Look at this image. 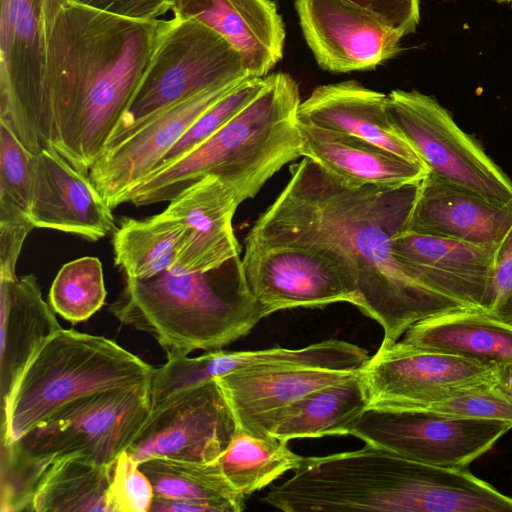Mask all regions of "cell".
I'll use <instances>...</instances> for the list:
<instances>
[{"label": "cell", "instance_id": "6da1fadb", "mask_svg": "<svg viewBox=\"0 0 512 512\" xmlns=\"http://www.w3.org/2000/svg\"><path fill=\"white\" fill-rule=\"evenodd\" d=\"M289 170L286 186L256 219L245 245H295L327 257L356 291V307L382 326L381 346L423 319L464 309L394 255L392 239L405 229L420 182L354 186L307 157Z\"/></svg>", "mask_w": 512, "mask_h": 512}, {"label": "cell", "instance_id": "d4e9b609", "mask_svg": "<svg viewBox=\"0 0 512 512\" xmlns=\"http://www.w3.org/2000/svg\"><path fill=\"white\" fill-rule=\"evenodd\" d=\"M400 342L495 364L512 360V323L483 310H454L415 323Z\"/></svg>", "mask_w": 512, "mask_h": 512}, {"label": "cell", "instance_id": "f546056e", "mask_svg": "<svg viewBox=\"0 0 512 512\" xmlns=\"http://www.w3.org/2000/svg\"><path fill=\"white\" fill-rule=\"evenodd\" d=\"M305 457L293 452L286 441L262 438L239 429L218 463L230 484L243 495L261 490L289 470H296Z\"/></svg>", "mask_w": 512, "mask_h": 512}, {"label": "cell", "instance_id": "603a6c76", "mask_svg": "<svg viewBox=\"0 0 512 512\" xmlns=\"http://www.w3.org/2000/svg\"><path fill=\"white\" fill-rule=\"evenodd\" d=\"M301 156L354 186H402L421 182L429 173L375 144L319 126L297 122Z\"/></svg>", "mask_w": 512, "mask_h": 512}, {"label": "cell", "instance_id": "9c48e42d", "mask_svg": "<svg viewBox=\"0 0 512 512\" xmlns=\"http://www.w3.org/2000/svg\"><path fill=\"white\" fill-rule=\"evenodd\" d=\"M387 111L430 174L493 205L512 204V180L433 96L396 89L387 94Z\"/></svg>", "mask_w": 512, "mask_h": 512}, {"label": "cell", "instance_id": "484cf974", "mask_svg": "<svg viewBox=\"0 0 512 512\" xmlns=\"http://www.w3.org/2000/svg\"><path fill=\"white\" fill-rule=\"evenodd\" d=\"M368 405L369 395L361 370L292 404L281 414L272 436L288 442L297 438L348 435Z\"/></svg>", "mask_w": 512, "mask_h": 512}, {"label": "cell", "instance_id": "d6a6232c", "mask_svg": "<svg viewBox=\"0 0 512 512\" xmlns=\"http://www.w3.org/2000/svg\"><path fill=\"white\" fill-rule=\"evenodd\" d=\"M263 85L264 77L245 78L199 116L152 170L174 162L210 138L235 117L258 94Z\"/></svg>", "mask_w": 512, "mask_h": 512}, {"label": "cell", "instance_id": "52a82bcc", "mask_svg": "<svg viewBox=\"0 0 512 512\" xmlns=\"http://www.w3.org/2000/svg\"><path fill=\"white\" fill-rule=\"evenodd\" d=\"M154 370L111 339L61 328L29 361L1 409L0 440L18 439L76 399L150 386Z\"/></svg>", "mask_w": 512, "mask_h": 512}, {"label": "cell", "instance_id": "277c9868", "mask_svg": "<svg viewBox=\"0 0 512 512\" xmlns=\"http://www.w3.org/2000/svg\"><path fill=\"white\" fill-rule=\"evenodd\" d=\"M298 84L270 73L258 94L206 141L174 162L152 170L127 191L120 205L170 201L205 176L234 188L241 203L254 198L283 166L301 156Z\"/></svg>", "mask_w": 512, "mask_h": 512}, {"label": "cell", "instance_id": "7402d4cb", "mask_svg": "<svg viewBox=\"0 0 512 512\" xmlns=\"http://www.w3.org/2000/svg\"><path fill=\"white\" fill-rule=\"evenodd\" d=\"M297 118L360 138L407 161L425 166L392 123L387 111V95L356 81L317 86L300 102Z\"/></svg>", "mask_w": 512, "mask_h": 512}, {"label": "cell", "instance_id": "5b68a950", "mask_svg": "<svg viewBox=\"0 0 512 512\" xmlns=\"http://www.w3.org/2000/svg\"><path fill=\"white\" fill-rule=\"evenodd\" d=\"M109 311L150 334L167 359L220 350L269 316L248 287L240 257L204 272L125 279Z\"/></svg>", "mask_w": 512, "mask_h": 512}, {"label": "cell", "instance_id": "e575fe53", "mask_svg": "<svg viewBox=\"0 0 512 512\" xmlns=\"http://www.w3.org/2000/svg\"><path fill=\"white\" fill-rule=\"evenodd\" d=\"M154 489L148 477L126 451L114 462L109 490L111 512H148Z\"/></svg>", "mask_w": 512, "mask_h": 512}, {"label": "cell", "instance_id": "30bf717a", "mask_svg": "<svg viewBox=\"0 0 512 512\" xmlns=\"http://www.w3.org/2000/svg\"><path fill=\"white\" fill-rule=\"evenodd\" d=\"M0 2V124L36 155L51 150L43 0Z\"/></svg>", "mask_w": 512, "mask_h": 512}, {"label": "cell", "instance_id": "3957f363", "mask_svg": "<svg viewBox=\"0 0 512 512\" xmlns=\"http://www.w3.org/2000/svg\"><path fill=\"white\" fill-rule=\"evenodd\" d=\"M261 501L284 512H512V497L468 467L425 464L370 444L305 457Z\"/></svg>", "mask_w": 512, "mask_h": 512}, {"label": "cell", "instance_id": "e0dca14e", "mask_svg": "<svg viewBox=\"0 0 512 512\" xmlns=\"http://www.w3.org/2000/svg\"><path fill=\"white\" fill-rule=\"evenodd\" d=\"M112 208L89 174L57 152L35 155L30 217L35 228L51 229L96 242L115 231Z\"/></svg>", "mask_w": 512, "mask_h": 512}, {"label": "cell", "instance_id": "8d00e7d4", "mask_svg": "<svg viewBox=\"0 0 512 512\" xmlns=\"http://www.w3.org/2000/svg\"><path fill=\"white\" fill-rule=\"evenodd\" d=\"M489 314L512 323V224L495 247Z\"/></svg>", "mask_w": 512, "mask_h": 512}, {"label": "cell", "instance_id": "1f68e13d", "mask_svg": "<svg viewBox=\"0 0 512 512\" xmlns=\"http://www.w3.org/2000/svg\"><path fill=\"white\" fill-rule=\"evenodd\" d=\"M408 409L464 418L498 420L512 426V398L498 389L493 380L446 390L430 401Z\"/></svg>", "mask_w": 512, "mask_h": 512}, {"label": "cell", "instance_id": "4dcf8cb0", "mask_svg": "<svg viewBox=\"0 0 512 512\" xmlns=\"http://www.w3.org/2000/svg\"><path fill=\"white\" fill-rule=\"evenodd\" d=\"M103 267L97 257L85 256L64 264L49 292V303L66 321L88 320L105 304Z\"/></svg>", "mask_w": 512, "mask_h": 512}, {"label": "cell", "instance_id": "d6986e66", "mask_svg": "<svg viewBox=\"0 0 512 512\" xmlns=\"http://www.w3.org/2000/svg\"><path fill=\"white\" fill-rule=\"evenodd\" d=\"M359 371L305 366L241 369L216 377L239 429L269 438L281 414L307 394L344 381Z\"/></svg>", "mask_w": 512, "mask_h": 512}, {"label": "cell", "instance_id": "4316f807", "mask_svg": "<svg viewBox=\"0 0 512 512\" xmlns=\"http://www.w3.org/2000/svg\"><path fill=\"white\" fill-rule=\"evenodd\" d=\"M114 462L101 464L83 455L53 461L37 485L29 512H111Z\"/></svg>", "mask_w": 512, "mask_h": 512}, {"label": "cell", "instance_id": "83f0119b", "mask_svg": "<svg viewBox=\"0 0 512 512\" xmlns=\"http://www.w3.org/2000/svg\"><path fill=\"white\" fill-rule=\"evenodd\" d=\"M150 480L154 496L195 503L205 512H240L245 495L224 476L218 460L211 463L153 457L139 463Z\"/></svg>", "mask_w": 512, "mask_h": 512}, {"label": "cell", "instance_id": "7c38bea8", "mask_svg": "<svg viewBox=\"0 0 512 512\" xmlns=\"http://www.w3.org/2000/svg\"><path fill=\"white\" fill-rule=\"evenodd\" d=\"M239 430L216 379L177 392L151 408L126 452L138 463L153 457L211 463Z\"/></svg>", "mask_w": 512, "mask_h": 512}, {"label": "cell", "instance_id": "836d02e7", "mask_svg": "<svg viewBox=\"0 0 512 512\" xmlns=\"http://www.w3.org/2000/svg\"><path fill=\"white\" fill-rule=\"evenodd\" d=\"M35 154L0 124V204L30 215Z\"/></svg>", "mask_w": 512, "mask_h": 512}, {"label": "cell", "instance_id": "d590c367", "mask_svg": "<svg viewBox=\"0 0 512 512\" xmlns=\"http://www.w3.org/2000/svg\"><path fill=\"white\" fill-rule=\"evenodd\" d=\"M35 228L28 213L0 204V279H16V265L24 241Z\"/></svg>", "mask_w": 512, "mask_h": 512}, {"label": "cell", "instance_id": "ba28073f", "mask_svg": "<svg viewBox=\"0 0 512 512\" xmlns=\"http://www.w3.org/2000/svg\"><path fill=\"white\" fill-rule=\"evenodd\" d=\"M253 76L221 35L193 19L173 18L101 154H107L167 108L212 87Z\"/></svg>", "mask_w": 512, "mask_h": 512}, {"label": "cell", "instance_id": "2e32d148", "mask_svg": "<svg viewBox=\"0 0 512 512\" xmlns=\"http://www.w3.org/2000/svg\"><path fill=\"white\" fill-rule=\"evenodd\" d=\"M392 247L396 259L431 289L464 309L491 307L496 246L402 230Z\"/></svg>", "mask_w": 512, "mask_h": 512}, {"label": "cell", "instance_id": "7a4b0ae2", "mask_svg": "<svg viewBox=\"0 0 512 512\" xmlns=\"http://www.w3.org/2000/svg\"><path fill=\"white\" fill-rule=\"evenodd\" d=\"M50 146L89 174L126 110L166 20L43 0Z\"/></svg>", "mask_w": 512, "mask_h": 512}, {"label": "cell", "instance_id": "44dd1931", "mask_svg": "<svg viewBox=\"0 0 512 512\" xmlns=\"http://www.w3.org/2000/svg\"><path fill=\"white\" fill-rule=\"evenodd\" d=\"M512 224V204L493 205L473 192L428 173L404 230L496 246Z\"/></svg>", "mask_w": 512, "mask_h": 512}, {"label": "cell", "instance_id": "74e56055", "mask_svg": "<svg viewBox=\"0 0 512 512\" xmlns=\"http://www.w3.org/2000/svg\"><path fill=\"white\" fill-rule=\"evenodd\" d=\"M405 37L420 21V0H345Z\"/></svg>", "mask_w": 512, "mask_h": 512}, {"label": "cell", "instance_id": "4fadbf2b", "mask_svg": "<svg viewBox=\"0 0 512 512\" xmlns=\"http://www.w3.org/2000/svg\"><path fill=\"white\" fill-rule=\"evenodd\" d=\"M242 266L248 287L268 315L280 310L358 304L340 268L322 254L288 244L245 245Z\"/></svg>", "mask_w": 512, "mask_h": 512}, {"label": "cell", "instance_id": "ffe728a7", "mask_svg": "<svg viewBox=\"0 0 512 512\" xmlns=\"http://www.w3.org/2000/svg\"><path fill=\"white\" fill-rule=\"evenodd\" d=\"M172 11L221 35L253 76L265 77L283 57L285 27L271 0H174Z\"/></svg>", "mask_w": 512, "mask_h": 512}, {"label": "cell", "instance_id": "f35d334b", "mask_svg": "<svg viewBox=\"0 0 512 512\" xmlns=\"http://www.w3.org/2000/svg\"><path fill=\"white\" fill-rule=\"evenodd\" d=\"M82 6L136 19L155 20L172 10L174 0H72Z\"/></svg>", "mask_w": 512, "mask_h": 512}, {"label": "cell", "instance_id": "8fae6325", "mask_svg": "<svg viewBox=\"0 0 512 512\" xmlns=\"http://www.w3.org/2000/svg\"><path fill=\"white\" fill-rule=\"evenodd\" d=\"M510 429V424L498 420L368 406L349 435L417 462L468 467Z\"/></svg>", "mask_w": 512, "mask_h": 512}, {"label": "cell", "instance_id": "5bb4252c", "mask_svg": "<svg viewBox=\"0 0 512 512\" xmlns=\"http://www.w3.org/2000/svg\"><path fill=\"white\" fill-rule=\"evenodd\" d=\"M494 364L422 349L399 340L381 346L362 369L369 405L414 408L446 390L493 380Z\"/></svg>", "mask_w": 512, "mask_h": 512}, {"label": "cell", "instance_id": "ab89813d", "mask_svg": "<svg viewBox=\"0 0 512 512\" xmlns=\"http://www.w3.org/2000/svg\"><path fill=\"white\" fill-rule=\"evenodd\" d=\"M493 381L498 389L512 398V360L494 364Z\"/></svg>", "mask_w": 512, "mask_h": 512}, {"label": "cell", "instance_id": "60d3db41", "mask_svg": "<svg viewBox=\"0 0 512 512\" xmlns=\"http://www.w3.org/2000/svg\"><path fill=\"white\" fill-rule=\"evenodd\" d=\"M491 1H494V2H497L500 4H511L512 5V0H491Z\"/></svg>", "mask_w": 512, "mask_h": 512}, {"label": "cell", "instance_id": "9a60e30c", "mask_svg": "<svg viewBox=\"0 0 512 512\" xmlns=\"http://www.w3.org/2000/svg\"><path fill=\"white\" fill-rule=\"evenodd\" d=\"M304 39L332 73L372 70L396 57L403 36L345 0H294Z\"/></svg>", "mask_w": 512, "mask_h": 512}, {"label": "cell", "instance_id": "ac0fdd59", "mask_svg": "<svg viewBox=\"0 0 512 512\" xmlns=\"http://www.w3.org/2000/svg\"><path fill=\"white\" fill-rule=\"evenodd\" d=\"M240 203L232 186L211 175L170 200L162 212L186 231L171 272H204L239 258L241 247L232 220Z\"/></svg>", "mask_w": 512, "mask_h": 512}, {"label": "cell", "instance_id": "cb8c5ba5", "mask_svg": "<svg viewBox=\"0 0 512 512\" xmlns=\"http://www.w3.org/2000/svg\"><path fill=\"white\" fill-rule=\"evenodd\" d=\"M0 303L2 409L29 361L42 344L62 327L50 303L43 299L33 274L13 280L0 279Z\"/></svg>", "mask_w": 512, "mask_h": 512}, {"label": "cell", "instance_id": "8992f818", "mask_svg": "<svg viewBox=\"0 0 512 512\" xmlns=\"http://www.w3.org/2000/svg\"><path fill=\"white\" fill-rule=\"evenodd\" d=\"M150 386L71 401L14 441L0 440V506L26 511L44 472L60 458L83 455L110 464L126 451L151 411Z\"/></svg>", "mask_w": 512, "mask_h": 512}, {"label": "cell", "instance_id": "f1b7e54d", "mask_svg": "<svg viewBox=\"0 0 512 512\" xmlns=\"http://www.w3.org/2000/svg\"><path fill=\"white\" fill-rule=\"evenodd\" d=\"M185 232L163 212L145 219L125 217L113 234L115 265L130 280H145L172 271Z\"/></svg>", "mask_w": 512, "mask_h": 512}]
</instances>
